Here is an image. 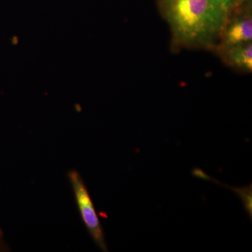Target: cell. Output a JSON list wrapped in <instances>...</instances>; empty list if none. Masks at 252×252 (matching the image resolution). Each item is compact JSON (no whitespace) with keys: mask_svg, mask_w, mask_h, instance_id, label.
<instances>
[{"mask_svg":"<svg viewBox=\"0 0 252 252\" xmlns=\"http://www.w3.org/2000/svg\"><path fill=\"white\" fill-rule=\"evenodd\" d=\"M161 9L177 39L192 45L212 42L229 17L217 0H162Z\"/></svg>","mask_w":252,"mask_h":252,"instance_id":"obj_1","label":"cell"},{"mask_svg":"<svg viewBox=\"0 0 252 252\" xmlns=\"http://www.w3.org/2000/svg\"><path fill=\"white\" fill-rule=\"evenodd\" d=\"M67 177L72 187L81 220L86 230L94 244L102 251L108 252L103 228L85 182L79 172L76 170H72L68 172Z\"/></svg>","mask_w":252,"mask_h":252,"instance_id":"obj_2","label":"cell"},{"mask_svg":"<svg viewBox=\"0 0 252 252\" xmlns=\"http://www.w3.org/2000/svg\"><path fill=\"white\" fill-rule=\"evenodd\" d=\"M223 33V46L225 49L250 43L252 39V18L249 15L235 18L225 25Z\"/></svg>","mask_w":252,"mask_h":252,"instance_id":"obj_3","label":"cell"},{"mask_svg":"<svg viewBox=\"0 0 252 252\" xmlns=\"http://www.w3.org/2000/svg\"><path fill=\"white\" fill-rule=\"evenodd\" d=\"M225 58L228 63L240 69L252 70V44H241L225 49Z\"/></svg>","mask_w":252,"mask_h":252,"instance_id":"obj_4","label":"cell"},{"mask_svg":"<svg viewBox=\"0 0 252 252\" xmlns=\"http://www.w3.org/2000/svg\"><path fill=\"white\" fill-rule=\"evenodd\" d=\"M218 185H223L232 191L234 192L235 194L239 197L243 203L244 209L245 212L248 214L250 220L252 219V185H248L245 187H230L229 185L222 184L221 182H219Z\"/></svg>","mask_w":252,"mask_h":252,"instance_id":"obj_5","label":"cell"},{"mask_svg":"<svg viewBox=\"0 0 252 252\" xmlns=\"http://www.w3.org/2000/svg\"><path fill=\"white\" fill-rule=\"evenodd\" d=\"M217 1H219L225 13L230 16L233 11L238 9L239 6H241L247 0H217Z\"/></svg>","mask_w":252,"mask_h":252,"instance_id":"obj_6","label":"cell"},{"mask_svg":"<svg viewBox=\"0 0 252 252\" xmlns=\"http://www.w3.org/2000/svg\"><path fill=\"white\" fill-rule=\"evenodd\" d=\"M192 175L195 178L200 179V180H203L205 181H212V182L216 183L217 180L212 178L210 175H207L206 172L203 171L202 169L199 168V167H195L193 170H192Z\"/></svg>","mask_w":252,"mask_h":252,"instance_id":"obj_7","label":"cell"},{"mask_svg":"<svg viewBox=\"0 0 252 252\" xmlns=\"http://www.w3.org/2000/svg\"><path fill=\"white\" fill-rule=\"evenodd\" d=\"M9 248L7 244L5 242L4 234L2 230L0 229V252H9Z\"/></svg>","mask_w":252,"mask_h":252,"instance_id":"obj_8","label":"cell"}]
</instances>
